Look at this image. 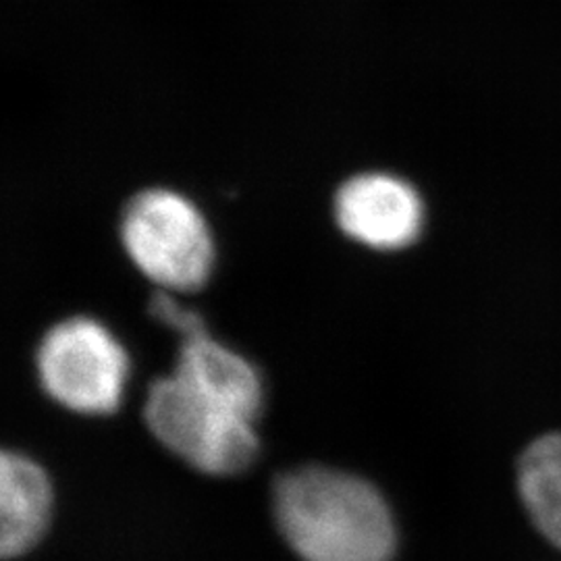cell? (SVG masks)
I'll list each match as a JSON object with an SVG mask.
<instances>
[{
    "label": "cell",
    "instance_id": "6da1fadb",
    "mask_svg": "<svg viewBox=\"0 0 561 561\" xmlns=\"http://www.w3.org/2000/svg\"><path fill=\"white\" fill-rule=\"evenodd\" d=\"M280 537L301 561H393L398 528L381 493L356 474L304 466L273 486Z\"/></svg>",
    "mask_w": 561,
    "mask_h": 561
},
{
    "label": "cell",
    "instance_id": "7a4b0ae2",
    "mask_svg": "<svg viewBox=\"0 0 561 561\" xmlns=\"http://www.w3.org/2000/svg\"><path fill=\"white\" fill-rule=\"evenodd\" d=\"M144 422L162 447L210 477L238 474L259 454L254 422L204 398L175 375L150 385Z\"/></svg>",
    "mask_w": 561,
    "mask_h": 561
},
{
    "label": "cell",
    "instance_id": "3957f363",
    "mask_svg": "<svg viewBox=\"0 0 561 561\" xmlns=\"http://www.w3.org/2000/svg\"><path fill=\"white\" fill-rule=\"evenodd\" d=\"M121 240L141 275L164 291H196L213 271L210 231L196 206L173 192L152 190L134 198Z\"/></svg>",
    "mask_w": 561,
    "mask_h": 561
},
{
    "label": "cell",
    "instance_id": "277c9868",
    "mask_svg": "<svg viewBox=\"0 0 561 561\" xmlns=\"http://www.w3.org/2000/svg\"><path fill=\"white\" fill-rule=\"evenodd\" d=\"M36 370L50 400L78 414L102 416L119 408L129 358L104 324L73 317L42 337Z\"/></svg>",
    "mask_w": 561,
    "mask_h": 561
},
{
    "label": "cell",
    "instance_id": "5b68a950",
    "mask_svg": "<svg viewBox=\"0 0 561 561\" xmlns=\"http://www.w3.org/2000/svg\"><path fill=\"white\" fill-rule=\"evenodd\" d=\"M345 236L373 250H403L419 240L424 222L421 196L405 181L362 175L347 181L335 201Z\"/></svg>",
    "mask_w": 561,
    "mask_h": 561
},
{
    "label": "cell",
    "instance_id": "8992f818",
    "mask_svg": "<svg viewBox=\"0 0 561 561\" xmlns=\"http://www.w3.org/2000/svg\"><path fill=\"white\" fill-rule=\"evenodd\" d=\"M173 375L245 421L254 422L261 414L264 391L259 370L208 331L183 340Z\"/></svg>",
    "mask_w": 561,
    "mask_h": 561
},
{
    "label": "cell",
    "instance_id": "52a82bcc",
    "mask_svg": "<svg viewBox=\"0 0 561 561\" xmlns=\"http://www.w3.org/2000/svg\"><path fill=\"white\" fill-rule=\"evenodd\" d=\"M53 507V489L46 472L18 451L0 460V553L20 558L41 541Z\"/></svg>",
    "mask_w": 561,
    "mask_h": 561
},
{
    "label": "cell",
    "instance_id": "ba28073f",
    "mask_svg": "<svg viewBox=\"0 0 561 561\" xmlns=\"http://www.w3.org/2000/svg\"><path fill=\"white\" fill-rule=\"evenodd\" d=\"M516 486L533 526L561 549V433L541 435L522 451Z\"/></svg>",
    "mask_w": 561,
    "mask_h": 561
},
{
    "label": "cell",
    "instance_id": "9c48e42d",
    "mask_svg": "<svg viewBox=\"0 0 561 561\" xmlns=\"http://www.w3.org/2000/svg\"><path fill=\"white\" fill-rule=\"evenodd\" d=\"M150 312L157 321H161L169 329L178 331L183 340L206 333V327L202 322L201 314L180 306L175 298L171 296V291H164V289L157 291L154 298L150 301Z\"/></svg>",
    "mask_w": 561,
    "mask_h": 561
}]
</instances>
